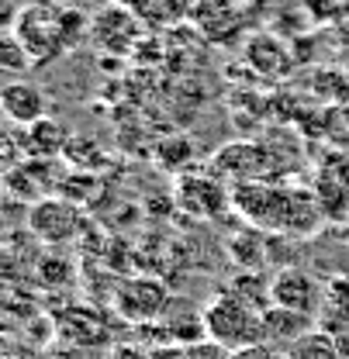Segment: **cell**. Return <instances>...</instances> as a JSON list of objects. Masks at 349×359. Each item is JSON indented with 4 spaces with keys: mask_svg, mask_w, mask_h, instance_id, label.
I'll list each match as a JSON object with an SVG mask.
<instances>
[{
    "mask_svg": "<svg viewBox=\"0 0 349 359\" xmlns=\"http://www.w3.org/2000/svg\"><path fill=\"white\" fill-rule=\"evenodd\" d=\"M204 332L211 342H218L225 349H246L263 342V311L246 304L242 297H235L232 290H218L204 308Z\"/></svg>",
    "mask_w": 349,
    "mask_h": 359,
    "instance_id": "cell-1",
    "label": "cell"
},
{
    "mask_svg": "<svg viewBox=\"0 0 349 359\" xmlns=\"http://www.w3.org/2000/svg\"><path fill=\"white\" fill-rule=\"evenodd\" d=\"M11 32L21 39L35 66H45V62L59 59L62 52H70L62 28H59V7H52V4H28L18 14V21L11 25Z\"/></svg>",
    "mask_w": 349,
    "mask_h": 359,
    "instance_id": "cell-2",
    "label": "cell"
},
{
    "mask_svg": "<svg viewBox=\"0 0 349 359\" xmlns=\"http://www.w3.org/2000/svg\"><path fill=\"white\" fill-rule=\"evenodd\" d=\"M232 208L253 222L256 228H277L287 231V215H291V190L273 187L266 180H246L232 187Z\"/></svg>",
    "mask_w": 349,
    "mask_h": 359,
    "instance_id": "cell-3",
    "label": "cell"
},
{
    "mask_svg": "<svg viewBox=\"0 0 349 359\" xmlns=\"http://www.w3.org/2000/svg\"><path fill=\"white\" fill-rule=\"evenodd\" d=\"M170 308H173V297L166 283H159L156 276H129L114 287V311L129 325H152L166 318Z\"/></svg>",
    "mask_w": 349,
    "mask_h": 359,
    "instance_id": "cell-4",
    "label": "cell"
},
{
    "mask_svg": "<svg viewBox=\"0 0 349 359\" xmlns=\"http://www.w3.org/2000/svg\"><path fill=\"white\" fill-rule=\"evenodd\" d=\"M90 39L111 55H131L135 45L142 42V28H138V14L125 4H107L93 14L90 21Z\"/></svg>",
    "mask_w": 349,
    "mask_h": 359,
    "instance_id": "cell-5",
    "label": "cell"
},
{
    "mask_svg": "<svg viewBox=\"0 0 349 359\" xmlns=\"http://www.w3.org/2000/svg\"><path fill=\"white\" fill-rule=\"evenodd\" d=\"M173 201L183 215H194V218L208 222V218H218L221 211L232 204V190L211 173H187L176 183Z\"/></svg>",
    "mask_w": 349,
    "mask_h": 359,
    "instance_id": "cell-6",
    "label": "cell"
},
{
    "mask_svg": "<svg viewBox=\"0 0 349 359\" xmlns=\"http://www.w3.org/2000/svg\"><path fill=\"white\" fill-rule=\"evenodd\" d=\"M80 208L66 197H45L28 208V228L45 245H62L80 231Z\"/></svg>",
    "mask_w": 349,
    "mask_h": 359,
    "instance_id": "cell-7",
    "label": "cell"
},
{
    "mask_svg": "<svg viewBox=\"0 0 349 359\" xmlns=\"http://www.w3.org/2000/svg\"><path fill=\"white\" fill-rule=\"evenodd\" d=\"M270 304L315 318L318 304H322V287H318V280L308 269L280 266L273 273V280H270Z\"/></svg>",
    "mask_w": 349,
    "mask_h": 359,
    "instance_id": "cell-8",
    "label": "cell"
},
{
    "mask_svg": "<svg viewBox=\"0 0 349 359\" xmlns=\"http://www.w3.org/2000/svg\"><path fill=\"white\" fill-rule=\"evenodd\" d=\"M270 166L263 145L256 142H232V145H221L211 159V177H225L232 183H246V180H260V173Z\"/></svg>",
    "mask_w": 349,
    "mask_h": 359,
    "instance_id": "cell-9",
    "label": "cell"
},
{
    "mask_svg": "<svg viewBox=\"0 0 349 359\" xmlns=\"http://www.w3.org/2000/svg\"><path fill=\"white\" fill-rule=\"evenodd\" d=\"M0 104H4V114L11 125H35L48 118V97L39 83H28V80H18V83H7L4 93H0Z\"/></svg>",
    "mask_w": 349,
    "mask_h": 359,
    "instance_id": "cell-10",
    "label": "cell"
},
{
    "mask_svg": "<svg viewBox=\"0 0 349 359\" xmlns=\"http://www.w3.org/2000/svg\"><path fill=\"white\" fill-rule=\"evenodd\" d=\"M308 332H315V318L301 311H287V308H277L270 304L263 311V342L277 346V349H291L298 339H305Z\"/></svg>",
    "mask_w": 349,
    "mask_h": 359,
    "instance_id": "cell-11",
    "label": "cell"
},
{
    "mask_svg": "<svg viewBox=\"0 0 349 359\" xmlns=\"http://www.w3.org/2000/svg\"><path fill=\"white\" fill-rule=\"evenodd\" d=\"M246 62L260 73V76H287L294 59H291V48L280 42L277 35L270 32H256L246 39Z\"/></svg>",
    "mask_w": 349,
    "mask_h": 359,
    "instance_id": "cell-12",
    "label": "cell"
},
{
    "mask_svg": "<svg viewBox=\"0 0 349 359\" xmlns=\"http://www.w3.org/2000/svg\"><path fill=\"white\" fill-rule=\"evenodd\" d=\"M190 18L197 21L201 35H208L211 42H232L242 28V18L228 0H201L197 7H190Z\"/></svg>",
    "mask_w": 349,
    "mask_h": 359,
    "instance_id": "cell-13",
    "label": "cell"
},
{
    "mask_svg": "<svg viewBox=\"0 0 349 359\" xmlns=\"http://www.w3.org/2000/svg\"><path fill=\"white\" fill-rule=\"evenodd\" d=\"M66 142H70V132L55 121V118H42L35 125H28L21 132V149L28 159H42V163H52L55 156L66 152Z\"/></svg>",
    "mask_w": 349,
    "mask_h": 359,
    "instance_id": "cell-14",
    "label": "cell"
},
{
    "mask_svg": "<svg viewBox=\"0 0 349 359\" xmlns=\"http://www.w3.org/2000/svg\"><path fill=\"white\" fill-rule=\"evenodd\" d=\"M266 245H270V238L263 235V228H256V224L235 231V235L225 242L228 259L242 269V273H260V266L266 263Z\"/></svg>",
    "mask_w": 349,
    "mask_h": 359,
    "instance_id": "cell-15",
    "label": "cell"
},
{
    "mask_svg": "<svg viewBox=\"0 0 349 359\" xmlns=\"http://www.w3.org/2000/svg\"><path fill=\"white\" fill-rule=\"evenodd\" d=\"M59 328L77 346H100L107 339V325H104V318L93 311V308H73L70 314H62Z\"/></svg>",
    "mask_w": 349,
    "mask_h": 359,
    "instance_id": "cell-16",
    "label": "cell"
},
{
    "mask_svg": "<svg viewBox=\"0 0 349 359\" xmlns=\"http://www.w3.org/2000/svg\"><path fill=\"white\" fill-rule=\"evenodd\" d=\"M284 356L287 359H343V349H339L336 335L315 328V332H308L305 339H298Z\"/></svg>",
    "mask_w": 349,
    "mask_h": 359,
    "instance_id": "cell-17",
    "label": "cell"
},
{
    "mask_svg": "<svg viewBox=\"0 0 349 359\" xmlns=\"http://www.w3.org/2000/svg\"><path fill=\"white\" fill-rule=\"evenodd\" d=\"M62 159H66L73 170H80V173H84V170H100V166H104V152H100L97 138H90V135H70Z\"/></svg>",
    "mask_w": 349,
    "mask_h": 359,
    "instance_id": "cell-18",
    "label": "cell"
},
{
    "mask_svg": "<svg viewBox=\"0 0 349 359\" xmlns=\"http://www.w3.org/2000/svg\"><path fill=\"white\" fill-rule=\"evenodd\" d=\"M270 280H273V276H263V273H239L225 290H232V294L242 297L246 304L266 311V308H270Z\"/></svg>",
    "mask_w": 349,
    "mask_h": 359,
    "instance_id": "cell-19",
    "label": "cell"
},
{
    "mask_svg": "<svg viewBox=\"0 0 349 359\" xmlns=\"http://www.w3.org/2000/svg\"><path fill=\"white\" fill-rule=\"evenodd\" d=\"M0 66L11 73V76H21V73H28L35 62H32V55H28V48L21 45V39L7 28L4 32V39H0Z\"/></svg>",
    "mask_w": 349,
    "mask_h": 359,
    "instance_id": "cell-20",
    "label": "cell"
},
{
    "mask_svg": "<svg viewBox=\"0 0 349 359\" xmlns=\"http://www.w3.org/2000/svg\"><path fill=\"white\" fill-rule=\"evenodd\" d=\"M138 18H142L149 28L173 25V21H180V18H187V4H183V0H152L145 11H138Z\"/></svg>",
    "mask_w": 349,
    "mask_h": 359,
    "instance_id": "cell-21",
    "label": "cell"
},
{
    "mask_svg": "<svg viewBox=\"0 0 349 359\" xmlns=\"http://www.w3.org/2000/svg\"><path fill=\"white\" fill-rule=\"evenodd\" d=\"M183 359H232V349H225L211 339H201L194 346H183Z\"/></svg>",
    "mask_w": 349,
    "mask_h": 359,
    "instance_id": "cell-22",
    "label": "cell"
},
{
    "mask_svg": "<svg viewBox=\"0 0 349 359\" xmlns=\"http://www.w3.org/2000/svg\"><path fill=\"white\" fill-rule=\"evenodd\" d=\"M232 359H287V356H280V349H277V346H270V342H256V346L235 349Z\"/></svg>",
    "mask_w": 349,
    "mask_h": 359,
    "instance_id": "cell-23",
    "label": "cell"
},
{
    "mask_svg": "<svg viewBox=\"0 0 349 359\" xmlns=\"http://www.w3.org/2000/svg\"><path fill=\"white\" fill-rule=\"evenodd\" d=\"M339 114H343V125H346V132H349V104L346 107H339Z\"/></svg>",
    "mask_w": 349,
    "mask_h": 359,
    "instance_id": "cell-24",
    "label": "cell"
},
{
    "mask_svg": "<svg viewBox=\"0 0 349 359\" xmlns=\"http://www.w3.org/2000/svg\"><path fill=\"white\" fill-rule=\"evenodd\" d=\"M339 235H343V242H346V245H349V218H346V222H343V231H339Z\"/></svg>",
    "mask_w": 349,
    "mask_h": 359,
    "instance_id": "cell-25",
    "label": "cell"
},
{
    "mask_svg": "<svg viewBox=\"0 0 349 359\" xmlns=\"http://www.w3.org/2000/svg\"><path fill=\"white\" fill-rule=\"evenodd\" d=\"M107 4H125V0H107Z\"/></svg>",
    "mask_w": 349,
    "mask_h": 359,
    "instance_id": "cell-26",
    "label": "cell"
},
{
    "mask_svg": "<svg viewBox=\"0 0 349 359\" xmlns=\"http://www.w3.org/2000/svg\"><path fill=\"white\" fill-rule=\"evenodd\" d=\"M346 152H349V149H346Z\"/></svg>",
    "mask_w": 349,
    "mask_h": 359,
    "instance_id": "cell-27",
    "label": "cell"
}]
</instances>
